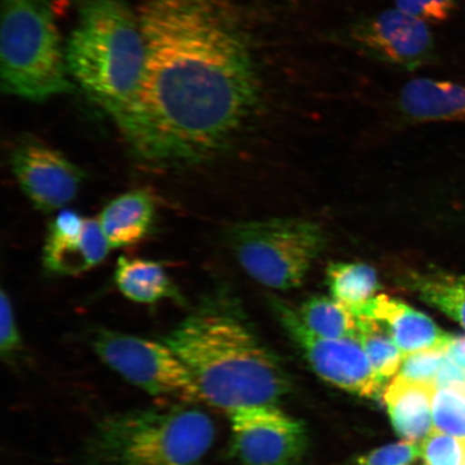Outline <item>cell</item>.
<instances>
[{
  "label": "cell",
  "mask_w": 465,
  "mask_h": 465,
  "mask_svg": "<svg viewBox=\"0 0 465 465\" xmlns=\"http://www.w3.org/2000/svg\"><path fill=\"white\" fill-rule=\"evenodd\" d=\"M141 108L122 139L153 170H188L228 147L253 113L259 81L245 36L220 0H144Z\"/></svg>",
  "instance_id": "1"
},
{
  "label": "cell",
  "mask_w": 465,
  "mask_h": 465,
  "mask_svg": "<svg viewBox=\"0 0 465 465\" xmlns=\"http://www.w3.org/2000/svg\"><path fill=\"white\" fill-rule=\"evenodd\" d=\"M163 341L187 366L203 402L230 414L242 407L275 406L289 391L281 364L223 291L203 296Z\"/></svg>",
  "instance_id": "2"
},
{
  "label": "cell",
  "mask_w": 465,
  "mask_h": 465,
  "mask_svg": "<svg viewBox=\"0 0 465 465\" xmlns=\"http://www.w3.org/2000/svg\"><path fill=\"white\" fill-rule=\"evenodd\" d=\"M66 60L72 79L124 136L141 108L147 64L139 17L120 0L84 4Z\"/></svg>",
  "instance_id": "3"
},
{
  "label": "cell",
  "mask_w": 465,
  "mask_h": 465,
  "mask_svg": "<svg viewBox=\"0 0 465 465\" xmlns=\"http://www.w3.org/2000/svg\"><path fill=\"white\" fill-rule=\"evenodd\" d=\"M205 411L182 404L109 415L83 449V465H199L214 440Z\"/></svg>",
  "instance_id": "4"
},
{
  "label": "cell",
  "mask_w": 465,
  "mask_h": 465,
  "mask_svg": "<svg viewBox=\"0 0 465 465\" xmlns=\"http://www.w3.org/2000/svg\"><path fill=\"white\" fill-rule=\"evenodd\" d=\"M0 74L4 92L26 101L45 102L73 90L48 0H3Z\"/></svg>",
  "instance_id": "5"
},
{
  "label": "cell",
  "mask_w": 465,
  "mask_h": 465,
  "mask_svg": "<svg viewBox=\"0 0 465 465\" xmlns=\"http://www.w3.org/2000/svg\"><path fill=\"white\" fill-rule=\"evenodd\" d=\"M229 237L243 271L279 291L302 286L327 243L322 225L303 219L248 221L232 226Z\"/></svg>",
  "instance_id": "6"
},
{
  "label": "cell",
  "mask_w": 465,
  "mask_h": 465,
  "mask_svg": "<svg viewBox=\"0 0 465 465\" xmlns=\"http://www.w3.org/2000/svg\"><path fill=\"white\" fill-rule=\"evenodd\" d=\"M91 346L108 368L144 392L182 404L203 402L187 366L164 341L100 329Z\"/></svg>",
  "instance_id": "7"
},
{
  "label": "cell",
  "mask_w": 465,
  "mask_h": 465,
  "mask_svg": "<svg viewBox=\"0 0 465 465\" xmlns=\"http://www.w3.org/2000/svg\"><path fill=\"white\" fill-rule=\"evenodd\" d=\"M333 37L335 43L398 71H417L435 58L428 23L398 8L353 21L337 29Z\"/></svg>",
  "instance_id": "8"
},
{
  "label": "cell",
  "mask_w": 465,
  "mask_h": 465,
  "mask_svg": "<svg viewBox=\"0 0 465 465\" xmlns=\"http://www.w3.org/2000/svg\"><path fill=\"white\" fill-rule=\"evenodd\" d=\"M288 335L301 348L313 371L323 380L349 392L375 398L383 383L375 373L363 347L357 340L324 339L308 329L298 311L283 301H272Z\"/></svg>",
  "instance_id": "9"
},
{
  "label": "cell",
  "mask_w": 465,
  "mask_h": 465,
  "mask_svg": "<svg viewBox=\"0 0 465 465\" xmlns=\"http://www.w3.org/2000/svg\"><path fill=\"white\" fill-rule=\"evenodd\" d=\"M234 456L245 465H292L307 447L306 430L275 406L231 412Z\"/></svg>",
  "instance_id": "10"
},
{
  "label": "cell",
  "mask_w": 465,
  "mask_h": 465,
  "mask_svg": "<svg viewBox=\"0 0 465 465\" xmlns=\"http://www.w3.org/2000/svg\"><path fill=\"white\" fill-rule=\"evenodd\" d=\"M11 170L35 208L43 213L60 211L77 196L84 172L60 151L34 138L15 145Z\"/></svg>",
  "instance_id": "11"
},
{
  "label": "cell",
  "mask_w": 465,
  "mask_h": 465,
  "mask_svg": "<svg viewBox=\"0 0 465 465\" xmlns=\"http://www.w3.org/2000/svg\"><path fill=\"white\" fill-rule=\"evenodd\" d=\"M110 249L97 219L65 209L49 225L44 266L51 274L77 276L101 264Z\"/></svg>",
  "instance_id": "12"
},
{
  "label": "cell",
  "mask_w": 465,
  "mask_h": 465,
  "mask_svg": "<svg viewBox=\"0 0 465 465\" xmlns=\"http://www.w3.org/2000/svg\"><path fill=\"white\" fill-rule=\"evenodd\" d=\"M360 316L380 322L404 357L426 351H445L452 336L426 313L386 294L376 295L362 308Z\"/></svg>",
  "instance_id": "13"
},
{
  "label": "cell",
  "mask_w": 465,
  "mask_h": 465,
  "mask_svg": "<svg viewBox=\"0 0 465 465\" xmlns=\"http://www.w3.org/2000/svg\"><path fill=\"white\" fill-rule=\"evenodd\" d=\"M398 110L411 124L465 120V84L416 78L400 91Z\"/></svg>",
  "instance_id": "14"
},
{
  "label": "cell",
  "mask_w": 465,
  "mask_h": 465,
  "mask_svg": "<svg viewBox=\"0 0 465 465\" xmlns=\"http://www.w3.org/2000/svg\"><path fill=\"white\" fill-rule=\"evenodd\" d=\"M435 391L433 385L406 382L397 377L387 387L383 401L400 438L421 444L435 431L432 417Z\"/></svg>",
  "instance_id": "15"
},
{
  "label": "cell",
  "mask_w": 465,
  "mask_h": 465,
  "mask_svg": "<svg viewBox=\"0 0 465 465\" xmlns=\"http://www.w3.org/2000/svg\"><path fill=\"white\" fill-rule=\"evenodd\" d=\"M155 203L147 191L135 190L115 197L98 217L110 247L124 248L143 242L153 229Z\"/></svg>",
  "instance_id": "16"
},
{
  "label": "cell",
  "mask_w": 465,
  "mask_h": 465,
  "mask_svg": "<svg viewBox=\"0 0 465 465\" xmlns=\"http://www.w3.org/2000/svg\"><path fill=\"white\" fill-rule=\"evenodd\" d=\"M114 282L120 292L135 303L153 305L173 300L184 304L183 294L160 262L122 255L116 262Z\"/></svg>",
  "instance_id": "17"
},
{
  "label": "cell",
  "mask_w": 465,
  "mask_h": 465,
  "mask_svg": "<svg viewBox=\"0 0 465 465\" xmlns=\"http://www.w3.org/2000/svg\"><path fill=\"white\" fill-rule=\"evenodd\" d=\"M327 279L332 298L345 305L356 317L381 290L374 267L360 262L331 263Z\"/></svg>",
  "instance_id": "18"
},
{
  "label": "cell",
  "mask_w": 465,
  "mask_h": 465,
  "mask_svg": "<svg viewBox=\"0 0 465 465\" xmlns=\"http://www.w3.org/2000/svg\"><path fill=\"white\" fill-rule=\"evenodd\" d=\"M407 278V286L418 298L465 330V287L459 276L414 272Z\"/></svg>",
  "instance_id": "19"
},
{
  "label": "cell",
  "mask_w": 465,
  "mask_h": 465,
  "mask_svg": "<svg viewBox=\"0 0 465 465\" xmlns=\"http://www.w3.org/2000/svg\"><path fill=\"white\" fill-rule=\"evenodd\" d=\"M298 312L306 327L324 339L357 340V317L333 298L312 296Z\"/></svg>",
  "instance_id": "20"
},
{
  "label": "cell",
  "mask_w": 465,
  "mask_h": 465,
  "mask_svg": "<svg viewBox=\"0 0 465 465\" xmlns=\"http://www.w3.org/2000/svg\"><path fill=\"white\" fill-rule=\"evenodd\" d=\"M357 320V341L363 347L376 375L385 383L400 371L403 353L395 345L387 330L375 319L360 316Z\"/></svg>",
  "instance_id": "21"
},
{
  "label": "cell",
  "mask_w": 465,
  "mask_h": 465,
  "mask_svg": "<svg viewBox=\"0 0 465 465\" xmlns=\"http://www.w3.org/2000/svg\"><path fill=\"white\" fill-rule=\"evenodd\" d=\"M436 431L465 440V397L450 391H436L432 402Z\"/></svg>",
  "instance_id": "22"
},
{
  "label": "cell",
  "mask_w": 465,
  "mask_h": 465,
  "mask_svg": "<svg viewBox=\"0 0 465 465\" xmlns=\"http://www.w3.org/2000/svg\"><path fill=\"white\" fill-rule=\"evenodd\" d=\"M352 465H429L421 444L400 441L359 457Z\"/></svg>",
  "instance_id": "23"
},
{
  "label": "cell",
  "mask_w": 465,
  "mask_h": 465,
  "mask_svg": "<svg viewBox=\"0 0 465 465\" xmlns=\"http://www.w3.org/2000/svg\"><path fill=\"white\" fill-rule=\"evenodd\" d=\"M421 449L429 465H465V440L435 430Z\"/></svg>",
  "instance_id": "24"
},
{
  "label": "cell",
  "mask_w": 465,
  "mask_h": 465,
  "mask_svg": "<svg viewBox=\"0 0 465 465\" xmlns=\"http://www.w3.org/2000/svg\"><path fill=\"white\" fill-rule=\"evenodd\" d=\"M444 354L445 351H426L409 354L404 357L397 378L406 382L434 386Z\"/></svg>",
  "instance_id": "25"
},
{
  "label": "cell",
  "mask_w": 465,
  "mask_h": 465,
  "mask_svg": "<svg viewBox=\"0 0 465 465\" xmlns=\"http://www.w3.org/2000/svg\"><path fill=\"white\" fill-rule=\"evenodd\" d=\"M459 0H395V8L423 22H445L456 13Z\"/></svg>",
  "instance_id": "26"
},
{
  "label": "cell",
  "mask_w": 465,
  "mask_h": 465,
  "mask_svg": "<svg viewBox=\"0 0 465 465\" xmlns=\"http://www.w3.org/2000/svg\"><path fill=\"white\" fill-rule=\"evenodd\" d=\"M0 322H2V332H0V352L4 359H13L20 351L22 340L19 328L14 312L13 303L5 291H2L0 300Z\"/></svg>",
  "instance_id": "27"
},
{
  "label": "cell",
  "mask_w": 465,
  "mask_h": 465,
  "mask_svg": "<svg viewBox=\"0 0 465 465\" xmlns=\"http://www.w3.org/2000/svg\"><path fill=\"white\" fill-rule=\"evenodd\" d=\"M434 386L439 391H450L460 393L465 397V371L444 354L436 375Z\"/></svg>",
  "instance_id": "28"
},
{
  "label": "cell",
  "mask_w": 465,
  "mask_h": 465,
  "mask_svg": "<svg viewBox=\"0 0 465 465\" xmlns=\"http://www.w3.org/2000/svg\"><path fill=\"white\" fill-rule=\"evenodd\" d=\"M445 353L465 371V336H451Z\"/></svg>",
  "instance_id": "29"
},
{
  "label": "cell",
  "mask_w": 465,
  "mask_h": 465,
  "mask_svg": "<svg viewBox=\"0 0 465 465\" xmlns=\"http://www.w3.org/2000/svg\"><path fill=\"white\" fill-rule=\"evenodd\" d=\"M459 279H460V282H462L463 286L465 287V276H459Z\"/></svg>",
  "instance_id": "30"
},
{
  "label": "cell",
  "mask_w": 465,
  "mask_h": 465,
  "mask_svg": "<svg viewBox=\"0 0 465 465\" xmlns=\"http://www.w3.org/2000/svg\"><path fill=\"white\" fill-rule=\"evenodd\" d=\"M78 2H84V4L92 2V0H78Z\"/></svg>",
  "instance_id": "31"
}]
</instances>
